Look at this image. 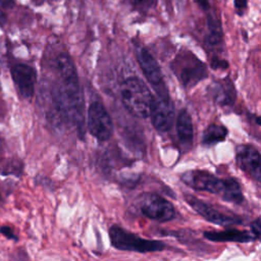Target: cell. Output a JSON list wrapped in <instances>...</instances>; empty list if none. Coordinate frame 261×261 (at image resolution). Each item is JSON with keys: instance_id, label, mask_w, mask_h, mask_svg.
Segmentation results:
<instances>
[{"instance_id": "603a6c76", "label": "cell", "mask_w": 261, "mask_h": 261, "mask_svg": "<svg viewBox=\"0 0 261 261\" xmlns=\"http://www.w3.org/2000/svg\"><path fill=\"white\" fill-rule=\"evenodd\" d=\"M5 22V15L3 14V12L0 10V24L2 25Z\"/></svg>"}, {"instance_id": "ac0fdd59", "label": "cell", "mask_w": 261, "mask_h": 261, "mask_svg": "<svg viewBox=\"0 0 261 261\" xmlns=\"http://www.w3.org/2000/svg\"><path fill=\"white\" fill-rule=\"evenodd\" d=\"M251 231L255 239H258L261 242V220L257 219L251 223Z\"/></svg>"}, {"instance_id": "8992f818", "label": "cell", "mask_w": 261, "mask_h": 261, "mask_svg": "<svg viewBox=\"0 0 261 261\" xmlns=\"http://www.w3.org/2000/svg\"><path fill=\"white\" fill-rule=\"evenodd\" d=\"M140 209L147 218L159 222L169 221L175 217L173 205L162 196L154 193L145 194L141 198Z\"/></svg>"}, {"instance_id": "ffe728a7", "label": "cell", "mask_w": 261, "mask_h": 261, "mask_svg": "<svg viewBox=\"0 0 261 261\" xmlns=\"http://www.w3.org/2000/svg\"><path fill=\"white\" fill-rule=\"evenodd\" d=\"M234 6L238 14L242 15L247 7V0H234Z\"/></svg>"}, {"instance_id": "8fae6325", "label": "cell", "mask_w": 261, "mask_h": 261, "mask_svg": "<svg viewBox=\"0 0 261 261\" xmlns=\"http://www.w3.org/2000/svg\"><path fill=\"white\" fill-rule=\"evenodd\" d=\"M12 80L23 98H31L35 92V85L37 82V74L33 67L27 64H15L11 68Z\"/></svg>"}, {"instance_id": "e0dca14e", "label": "cell", "mask_w": 261, "mask_h": 261, "mask_svg": "<svg viewBox=\"0 0 261 261\" xmlns=\"http://www.w3.org/2000/svg\"><path fill=\"white\" fill-rule=\"evenodd\" d=\"M3 174L7 175V174H16V175H19L21 173V164L19 162L15 163V162H11L10 165L6 166L4 169H3Z\"/></svg>"}, {"instance_id": "7c38bea8", "label": "cell", "mask_w": 261, "mask_h": 261, "mask_svg": "<svg viewBox=\"0 0 261 261\" xmlns=\"http://www.w3.org/2000/svg\"><path fill=\"white\" fill-rule=\"evenodd\" d=\"M204 238L211 242H234L249 243L255 240L253 233L247 230H239L237 228H228L220 231H204Z\"/></svg>"}, {"instance_id": "4fadbf2b", "label": "cell", "mask_w": 261, "mask_h": 261, "mask_svg": "<svg viewBox=\"0 0 261 261\" xmlns=\"http://www.w3.org/2000/svg\"><path fill=\"white\" fill-rule=\"evenodd\" d=\"M211 89L214 100L220 105H232L234 103L237 92L232 82L229 79L216 82Z\"/></svg>"}, {"instance_id": "5b68a950", "label": "cell", "mask_w": 261, "mask_h": 261, "mask_svg": "<svg viewBox=\"0 0 261 261\" xmlns=\"http://www.w3.org/2000/svg\"><path fill=\"white\" fill-rule=\"evenodd\" d=\"M88 129L98 141L104 142L113 134V122L108 111L100 102H93L88 109Z\"/></svg>"}, {"instance_id": "d4e9b609", "label": "cell", "mask_w": 261, "mask_h": 261, "mask_svg": "<svg viewBox=\"0 0 261 261\" xmlns=\"http://www.w3.org/2000/svg\"><path fill=\"white\" fill-rule=\"evenodd\" d=\"M0 201H1V195H0Z\"/></svg>"}, {"instance_id": "ba28073f", "label": "cell", "mask_w": 261, "mask_h": 261, "mask_svg": "<svg viewBox=\"0 0 261 261\" xmlns=\"http://www.w3.org/2000/svg\"><path fill=\"white\" fill-rule=\"evenodd\" d=\"M185 200L199 215L213 224L220 226H230L242 223V219L239 216L222 213L221 211L215 209L213 206L193 195H185Z\"/></svg>"}, {"instance_id": "52a82bcc", "label": "cell", "mask_w": 261, "mask_h": 261, "mask_svg": "<svg viewBox=\"0 0 261 261\" xmlns=\"http://www.w3.org/2000/svg\"><path fill=\"white\" fill-rule=\"evenodd\" d=\"M137 60L145 77L156 90L157 96H169L163 81L161 68L154 56L146 48L141 47L137 50Z\"/></svg>"}, {"instance_id": "3957f363", "label": "cell", "mask_w": 261, "mask_h": 261, "mask_svg": "<svg viewBox=\"0 0 261 261\" xmlns=\"http://www.w3.org/2000/svg\"><path fill=\"white\" fill-rule=\"evenodd\" d=\"M109 239L111 245L115 249L121 251L149 253L162 251L166 248V245L161 241L140 238L138 234L125 230L119 225L110 226Z\"/></svg>"}, {"instance_id": "7402d4cb", "label": "cell", "mask_w": 261, "mask_h": 261, "mask_svg": "<svg viewBox=\"0 0 261 261\" xmlns=\"http://www.w3.org/2000/svg\"><path fill=\"white\" fill-rule=\"evenodd\" d=\"M14 0H0V6L4 8H9L13 5Z\"/></svg>"}, {"instance_id": "9c48e42d", "label": "cell", "mask_w": 261, "mask_h": 261, "mask_svg": "<svg viewBox=\"0 0 261 261\" xmlns=\"http://www.w3.org/2000/svg\"><path fill=\"white\" fill-rule=\"evenodd\" d=\"M237 165L254 180L261 182V154L251 145L236 148Z\"/></svg>"}, {"instance_id": "9a60e30c", "label": "cell", "mask_w": 261, "mask_h": 261, "mask_svg": "<svg viewBox=\"0 0 261 261\" xmlns=\"http://www.w3.org/2000/svg\"><path fill=\"white\" fill-rule=\"evenodd\" d=\"M227 128L219 124H210L203 133L202 143L206 146L215 145L225 140L227 136Z\"/></svg>"}, {"instance_id": "44dd1931", "label": "cell", "mask_w": 261, "mask_h": 261, "mask_svg": "<svg viewBox=\"0 0 261 261\" xmlns=\"http://www.w3.org/2000/svg\"><path fill=\"white\" fill-rule=\"evenodd\" d=\"M197 2V4L205 11H207L208 13H211L210 10H211V5H210V2L209 0H195Z\"/></svg>"}, {"instance_id": "6da1fadb", "label": "cell", "mask_w": 261, "mask_h": 261, "mask_svg": "<svg viewBox=\"0 0 261 261\" xmlns=\"http://www.w3.org/2000/svg\"><path fill=\"white\" fill-rule=\"evenodd\" d=\"M180 180L193 190L215 194L225 202L233 204L244 202L241 185L233 177L219 178L207 170L194 169L184 172Z\"/></svg>"}, {"instance_id": "30bf717a", "label": "cell", "mask_w": 261, "mask_h": 261, "mask_svg": "<svg viewBox=\"0 0 261 261\" xmlns=\"http://www.w3.org/2000/svg\"><path fill=\"white\" fill-rule=\"evenodd\" d=\"M150 116L157 130L167 132L171 128L174 120V106L169 96L155 97Z\"/></svg>"}, {"instance_id": "5bb4252c", "label": "cell", "mask_w": 261, "mask_h": 261, "mask_svg": "<svg viewBox=\"0 0 261 261\" xmlns=\"http://www.w3.org/2000/svg\"><path fill=\"white\" fill-rule=\"evenodd\" d=\"M176 133L179 142L185 146H191L194 139L192 118L186 109H182L176 118Z\"/></svg>"}, {"instance_id": "277c9868", "label": "cell", "mask_w": 261, "mask_h": 261, "mask_svg": "<svg viewBox=\"0 0 261 261\" xmlns=\"http://www.w3.org/2000/svg\"><path fill=\"white\" fill-rule=\"evenodd\" d=\"M174 73L186 88H192L207 76L206 64L195 54L185 51L178 54L172 63Z\"/></svg>"}, {"instance_id": "d6986e66", "label": "cell", "mask_w": 261, "mask_h": 261, "mask_svg": "<svg viewBox=\"0 0 261 261\" xmlns=\"http://www.w3.org/2000/svg\"><path fill=\"white\" fill-rule=\"evenodd\" d=\"M0 232H1L4 237H6L7 239H9V240H14V241H17V240H18L17 237L14 234L12 228L9 227V226H6V225L1 226V227H0Z\"/></svg>"}, {"instance_id": "2e32d148", "label": "cell", "mask_w": 261, "mask_h": 261, "mask_svg": "<svg viewBox=\"0 0 261 261\" xmlns=\"http://www.w3.org/2000/svg\"><path fill=\"white\" fill-rule=\"evenodd\" d=\"M129 2L135 9L140 11H147L154 4V0H129Z\"/></svg>"}, {"instance_id": "cb8c5ba5", "label": "cell", "mask_w": 261, "mask_h": 261, "mask_svg": "<svg viewBox=\"0 0 261 261\" xmlns=\"http://www.w3.org/2000/svg\"><path fill=\"white\" fill-rule=\"evenodd\" d=\"M255 120H256V122H257L259 125H261V117H260V116H257V117L255 118Z\"/></svg>"}, {"instance_id": "7a4b0ae2", "label": "cell", "mask_w": 261, "mask_h": 261, "mask_svg": "<svg viewBox=\"0 0 261 261\" xmlns=\"http://www.w3.org/2000/svg\"><path fill=\"white\" fill-rule=\"evenodd\" d=\"M119 93L124 108L132 115L139 118L150 116L155 97L142 80L135 76L124 80Z\"/></svg>"}]
</instances>
